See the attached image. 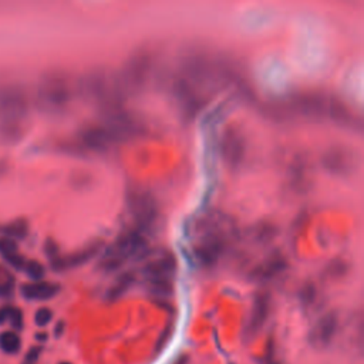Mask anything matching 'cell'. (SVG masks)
Here are the masks:
<instances>
[{"label":"cell","instance_id":"cell-1","mask_svg":"<svg viewBox=\"0 0 364 364\" xmlns=\"http://www.w3.org/2000/svg\"><path fill=\"white\" fill-rule=\"evenodd\" d=\"M73 87L64 71L53 70L41 75L36 90V105L44 114H60L71 101Z\"/></svg>","mask_w":364,"mask_h":364},{"label":"cell","instance_id":"cell-2","mask_svg":"<svg viewBox=\"0 0 364 364\" xmlns=\"http://www.w3.org/2000/svg\"><path fill=\"white\" fill-rule=\"evenodd\" d=\"M151 68V54L145 48L135 50L125 61L118 81L124 94L141 91L148 80Z\"/></svg>","mask_w":364,"mask_h":364},{"label":"cell","instance_id":"cell-3","mask_svg":"<svg viewBox=\"0 0 364 364\" xmlns=\"http://www.w3.org/2000/svg\"><path fill=\"white\" fill-rule=\"evenodd\" d=\"M148 252V242L144 232L138 229H131L122 232L115 242L105 250L104 256L111 257L119 263H124L129 257L141 259Z\"/></svg>","mask_w":364,"mask_h":364},{"label":"cell","instance_id":"cell-4","mask_svg":"<svg viewBox=\"0 0 364 364\" xmlns=\"http://www.w3.org/2000/svg\"><path fill=\"white\" fill-rule=\"evenodd\" d=\"M102 127L111 135L114 144L128 141L141 134V125L122 107H115L102 111Z\"/></svg>","mask_w":364,"mask_h":364},{"label":"cell","instance_id":"cell-5","mask_svg":"<svg viewBox=\"0 0 364 364\" xmlns=\"http://www.w3.org/2000/svg\"><path fill=\"white\" fill-rule=\"evenodd\" d=\"M127 203L132 215L135 229L141 232L151 229L158 216V206L154 196L146 191L134 189L128 192Z\"/></svg>","mask_w":364,"mask_h":364},{"label":"cell","instance_id":"cell-6","mask_svg":"<svg viewBox=\"0 0 364 364\" xmlns=\"http://www.w3.org/2000/svg\"><path fill=\"white\" fill-rule=\"evenodd\" d=\"M28 97L20 85L0 87V121L23 122L28 114Z\"/></svg>","mask_w":364,"mask_h":364},{"label":"cell","instance_id":"cell-7","mask_svg":"<svg viewBox=\"0 0 364 364\" xmlns=\"http://www.w3.org/2000/svg\"><path fill=\"white\" fill-rule=\"evenodd\" d=\"M333 95L321 92H301L291 98L289 107L299 115L313 119L328 118Z\"/></svg>","mask_w":364,"mask_h":364},{"label":"cell","instance_id":"cell-8","mask_svg":"<svg viewBox=\"0 0 364 364\" xmlns=\"http://www.w3.org/2000/svg\"><path fill=\"white\" fill-rule=\"evenodd\" d=\"M102 249V240L95 239L91 240L90 243L84 245L82 247L77 249L75 252L67 253V255H60L55 259L50 260V267L55 273H63L75 267H80L90 262L92 257H95Z\"/></svg>","mask_w":364,"mask_h":364},{"label":"cell","instance_id":"cell-9","mask_svg":"<svg viewBox=\"0 0 364 364\" xmlns=\"http://www.w3.org/2000/svg\"><path fill=\"white\" fill-rule=\"evenodd\" d=\"M173 92H175V97L179 104L182 115L186 119L195 118V115L200 111V108L203 107V102H205V98L202 97L200 91L179 75L175 80Z\"/></svg>","mask_w":364,"mask_h":364},{"label":"cell","instance_id":"cell-10","mask_svg":"<svg viewBox=\"0 0 364 364\" xmlns=\"http://www.w3.org/2000/svg\"><path fill=\"white\" fill-rule=\"evenodd\" d=\"M220 152L225 165L230 169H237L246 152V145L242 134L235 127H226L223 131L222 142H220Z\"/></svg>","mask_w":364,"mask_h":364},{"label":"cell","instance_id":"cell-11","mask_svg":"<svg viewBox=\"0 0 364 364\" xmlns=\"http://www.w3.org/2000/svg\"><path fill=\"white\" fill-rule=\"evenodd\" d=\"M355 161L357 159L354 156V152L341 146L328 148L321 158V164L324 169L336 175L350 173L354 169Z\"/></svg>","mask_w":364,"mask_h":364},{"label":"cell","instance_id":"cell-12","mask_svg":"<svg viewBox=\"0 0 364 364\" xmlns=\"http://www.w3.org/2000/svg\"><path fill=\"white\" fill-rule=\"evenodd\" d=\"M80 144L92 152H105L114 144L108 131L101 125H87L78 132Z\"/></svg>","mask_w":364,"mask_h":364},{"label":"cell","instance_id":"cell-13","mask_svg":"<svg viewBox=\"0 0 364 364\" xmlns=\"http://www.w3.org/2000/svg\"><path fill=\"white\" fill-rule=\"evenodd\" d=\"M225 239L218 235V233H212L208 235L196 247H195V256L199 260V263L205 267H210L213 266L220 255L225 250Z\"/></svg>","mask_w":364,"mask_h":364},{"label":"cell","instance_id":"cell-14","mask_svg":"<svg viewBox=\"0 0 364 364\" xmlns=\"http://www.w3.org/2000/svg\"><path fill=\"white\" fill-rule=\"evenodd\" d=\"M337 316L336 313H327L323 317L318 318V321L314 324V327L310 330L309 341L314 347H324L327 346L337 331Z\"/></svg>","mask_w":364,"mask_h":364},{"label":"cell","instance_id":"cell-15","mask_svg":"<svg viewBox=\"0 0 364 364\" xmlns=\"http://www.w3.org/2000/svg\"><path fill=\"white\" fill-rule=\"evenodd\" d=\"M60 293V284L54 282L40 280L28 282L20 286V294L28 301H44L55 297Z\"/></svg>","mask_w":364,"mask_h":364},{"label":"cell","instance_id":"cell-16","mask_svg":"<svg viewBox=\"0 0 364 364\" xmlns=\"http://www.w3.org/2000/svg\"><path fill=\"white\" fill-rule=\"evenodd\" d=\"M270 313V296L266 291L257 293L252 303L250 317L247 323V333L250 336H255L264 324Z\"/></svg>","mask_w":364,"mask_h":364},{"label":"cell","instance_id":"cell-17","mask_svg":"<svg viewBox=\"0 0 364 364\" xmlns=\"http://www.w3.org/2000/svg\"><path fill=\"white\" fill-rule=\"evenodd\" d=\"M176 270V260L172 255H162L144 264L142 273L148 280L151 279H171Z\"/></svg>","mask_w":364,"mask_h":364},{"label":"cell","instance_id":"cell-18","mask_svg":"<svg viewBox=\"0 0 364 364\" xmlns=\"http://www.w3.org/2000/svg\"><path fill=\"white\" fill-rule=\"evenodd\" d=\"M286 267H287L286 257L280 253H274L263 264H259L257 267H255L252 270L250 277L256 282H267L276 277L277 274H280L282 272H284Z\"/></svg>","mask_w":364,"mask_h":364},{"label":"cell","instance_id":"cell-19","mask_svg":"<svg viewBox=\"0 0 364 364\" xmlns=\"http://www.w3.org/2000/svg\"><path fill=\"white\" fill-rule=\"evenodd\" d=\"M0 233L16 242L24 240L30 233V222L23 216L14 218L0 228Z\"/></svg>","mask_w":364,"mask_h":364},{"label":"cell","instance_id":"cell-20","mask_svg":"<svg viewBox=\"0 0 364 364\" xmlns=\"http://www.w3.org/2000/svg\"><path fill=\"white\" fill-rule=\"evenodd\" d=\"M134 282H135V274L132 272H125V273L119 274L115 279V282L112 283V286L107 290L105 297L111 301L119 299L121 296H124L131 289Z\"/></svg>","mask_w":364,"mask_h":364},{"label":"cell","instance_id":"cell-21","mask_svg":"<svg viewBox=\"0 0 364 364\" xmlns=\"http://www.w3.org/2000/svg\"><path fill=\"white\" fill-rule=\"evenodd\" d=\"M24 134V124L23 122H13V121H0V141L3 144L11 145L21 139Z\"/></svg>","mask_w":364,"mask_h":364},{"label":"cell","instance_id":"cell-22","mask_svg":"<svg viewBox=\"0 0 364 364\" xmlns=\"http://www.w3.org/2000/svg\"><path fill=\"white\" fill-rule=\"evenodd\" d=\"M171 279H151L148 280V291L155 297H169L172 294Z\"/></svg>","mask_w":364,"mask_h":364},{"label":"cell","instance_id":"cell-23","mask_svg":"<svg viewBox=\"0 0 364 364\" xmlns=\"http://www.w3.org/2000/svg\"><path fill=\"white\" fill-rule=\"evenodd\" d=\"M21 340L16 331L0 333V350L7 354H14L20 350Z\"/></svg>","mask_w":364,"mask_h":364},{"label":"cell","instance_id":"cell-24","mask_svg":"<svg viewBox=\"0 0 364 364\" xmlns=\"http://www.w3.org/2000/svg\"><path fill=\"white\" fill-rule=\"evenodd\" d=\"M23 272L30 282H40L46 277V266L37 259H27Z\"/></svg>","mask_w":364,"mask_h":364},{"label":"cell","instance_id":"cell-25","mask_svg":"<svg viewBox=\"0 0 364 364\" xmlns=\"http://www.w3.org/2000/svg\"><path fill=\"white\" fill-rule=\"evenodd\" d=\"M1 260H3V263H4L7 267H10V269H13V270H21V272H23L24 264H26V262H27V257H26L24 255H21L20 252H17V253H11V255H9V256L1 257Z\"/></svg>","mask_w":364,"mask_h":364},{"label":"cell","instance_id":"cell-26","mask_svg":"<svg viewBox=\"0 0 364 364\" xmlns=\"http://www.w3.org/2000/svg\"><path fill=\"white\" fill-rule=\"evenodd\" d=\"M7 313V321H10L11 327L20 330L23 327V311L16 306H4Z\"/></svg>","mask_w":364,"mask_h":364},{"label":"cell","instance_id":"cell-27","mask_svg":"<svg viewBox=\"0 0 364 364\" xmlns=\"http://www.w3.org/2000/svg\"><path fill=\"white\" fill-rule=\"evenodd\" d=\"M18 252V242L0 235V257L9 256L11 253H17Z\"/></svg>","mask_w":364,"mask_h":364},{"label":"cell","instance_id":"cell-28","mask_svg":"<svg viewBox=\"0 0 364 364\" xmlns=\"http://www.w3.org/2000/svg\"><path fill=\"white\" fill-rule=\"evenodd\" d=\"M43 252H44L46 257L48 259V262L61 255V253H60V246H58V243H57L53 237H47V239L44 240V243H43Z\"/></svg>","mask_w":364,"mask_h":364},{"label":"cell","instance_id":"cell-29","mask_svg":"<svg viewBox=\"0 0 364 364\" xmlns=\"http://www.w3.org/2000/svg\"><path fill=\"white\" fill-rule=\"evenodd\" d=\"M299 297H300V301H301L304 306H310V304L314 301V299H316V287H314L311 283H306V284L300 289Z\"/></svg>","mask_w":364,"mask_h":364},{"label":"cell","instance_id":"cell-30","mask_svg":"<svg viewBox=\"0 0 364 364\" xmlns=\"http://www.w3.org/2000/svg\"><path fill=\"white\" fill-rule=\"evenodd\" d=\"M53 320V310L48 307H40L34 314V323L38 327H46Z\"/></svg>","mask_w":364,"mask_h":364},{"label":"cell","instance_id":"cell-31","mask_svg":"<svg viewBox=\"0 0 364 364\" xmlns=\"http://www.w3.org/2000/svg\"><path fill=\"white\" fill-rule=\"evenodd\" d=\"M14 294V279L6 276L0 280V299H10Z\"/></svg>","mask_w":364,"mask_h":364},{"label":"cell","instance_id":"cell-32","mask_svg":"<svg viewBox=\"0 0 364 364\" xmlns=\"http://www.w3.org/2000/svg\"><path fill=\"white\" fill-rule=\"evenodd\" d=\"M259 230V233H257V239L259 240H269V237L273 235V228H272V225H266V226H263V229L262 228H259L257 229Z\"/></svg>","mask_w":364,"mask_h":364},{"label":"cell","instance_id":"cell-33","mask_svg":"<svg viewBox=\"0 0 364 364\" xmlns=\"http://www.w3.org/2000/svg\"><path fill=\"white\" fill-rule=\"evenodd\" d=\"M40 353H41V348L40 347H33L28 350L27 355H26V361L27 363H36L40 357Z\"/></svg>","mask_w":364,"mask_h":364},{"label":"cell","instance_id":"cell-34","mask_svg":"<svg viewBox=\"0 0 364 364\" xmlns=\"http://www.w3.org/2000/svg\"><path fill=\"white\" fill-rule=\"evenodd\" d=\"M7 171H9V162L4 161V159H1V161H0V179L7 173Z\"/></svg>","mask_w":364,"mask_h":364},{"label":"cell","instance_id":"cell-35","mask_svg":"<svg viewBox=\"0 0 364 364\" xmlns=\"http://www.w3.org/2000/svg\"><path fill=\"white\" fill-rule=\"evenodd\" d=\"M7 321V313H6V307H0V324Z\"/></svg>","mask_w":364,"mask_h":364},{"label":"cell","instance_id":"cell-36","mask_svg":"<svg viewBox=\"0 0 364 364\" xmlns=\"http://www.w3.org/2000/svg\"><path fill=\"white\" fill-rule=\"evenodd\" d=\"M60 364H70V363H60Z\"/></svg>","mask_w":364,"mask_h":364}]
</instances>
